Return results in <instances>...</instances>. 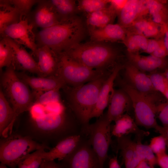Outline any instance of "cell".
Wrapping results in <instances>:
<instances>
[{
    "label": "cell",
    "mask_w": 168,
    "mask_h": 168,
    "mask_svg": "<svg viewBox=\"0 0 168 168\" xmlns=\"http://www.w3.org/2000/svg\"><path fill=\"white\" fill-rule=\"evenodd\" d=\"M28 111L31 128L36 134L52 138L78 134L76 124L62 100L44 105L34 102Z\"/></svg>",
    "instance_id": "obj_1"
},
{
    "label": "cell",
    "mask_w": 168,
    "mask_h": 168,
    "mask_svg": "<svg viewBox=\"0 0 168 168\" xmlns=\"http://www.w3.org/2000/svg\"><path fill=\"white\" fill-rule=\"evenodd\" d=\"M86 34L84 21L76 15L34 34L37 48L47 46L57 55L80 43Z\"/></svg>",
    "instance_id": "obj_2"
},
{
    "label": "cell",
    "mask_w": 168,
    "mask_h": 168,
    "mask_svg": "<svg viewBox=\"0 0 168 168\" xmlns=\"http://www.w3.org/2000/svg\"><path fill=\"white\" fill-rule=\"evenodd\" d=\"M108 77L103 76L76 86L63 87L70 108L82 128L89 124L100 89Z\"/></svg>",
    "instance_id": "obj_3"
},
{
    "label": "cell",
    "mask_w": 168,
    "mask_h": 168,
    "mask_svg": "<svg viewBox=\"0 0 168 168\" xmlns=\"http://www.w3.org/2000/svg\"><path fill=\"white\" fill-rule=\"evenodd\" d=\"M0 89L12 105L16 118L22 113L28 111L34 103L33 92L18 76L13 64L2 72Z\"/></svg>",
    "instance_id": "obj_4"
},
{
    "label": "cell",
    "mask_w": 168,
    "mask_h": 168,
    "mask_svg": "<svg viewBox=\"0 0 168 168\" xmlns=\"http://www.w3.org/2000/svg\"><path fill=\"white\" fill-rule=\"evenodd\" d=\"M64 52L91 69L103 70L115 61L118 55L116 50L109 45L92 41L80 43Z\"/></svg>",
    "instance_id": "obj_5"
},
{
    "label": "cell",
    "mask_w": 168,
    "mask_h": 168,
    "mask_svg": "<svg viewBox=\"0 0 168 168\" xmlns=\"http://www.w3.org/2000/svg\"><path fill=\"white\" fill-rule=\"evenodd\" d=\"M43 148L48 149L45 144L39 143L29 136L11 134L0 140V161L10 168H17L23 158Z\"/></svg>",
    "instance_id": "obj_6"
},
{
    "label": "cell",
    "mask_w": 168,
    "mask_h": 168,
    "mask_svg": "<svg viewBox=\"0 0 168 168\" xmlns=\"http://www.w3.org/2000/svg\"><path fill=\"white\" fill-rule=\"evenodd\" d=\"M58 69L56 75L66 85L80 86L106 76L104 70L91 69L73 59L65 52L57 54Z\"/></svg>",
    "instance_id": "obj_7"
},
{
    "label": "cell",
    "mask_w": 168,
    "mask_h": 168,
    "mask_svg": "<svg viewBox=\"0 0 168 168\" xmlns=\"http://www.w3.org/2000/svg\"><path fill=\"white\" fill-rule=\"evenodd\" d=\"M99 118L94 123L82 128V131L89 136L88 141L99 159L100 168H104L112 142L111 123L106 114Z\"/></svg>",
    "instance_id": "obj_8"
},
{
    "label": "cell",
    "mask_w": 168,
    "mask_h": 168,
    "mask_svg": "<svg viewBox=\"0 0 168 168\" xmlns=\"http://www.w3.org/2000/svg\"><path fill=\"white\" fill-rule=\"evenodd\" d=\"M120 85L131 100L137 124L147 129H155L158 126L156 119L157 105L125 81H120Z\"/></svg>",
    "instance_id": "obj_9"
},
{
    "label": "cell",
    "mask_w": 168,
    "mask_h": 168,
    "mask_svg": "<svg viewBox=\"0 0 168 168\" xmlns=\"http://www.w3.org/2000/svg\"><path fill=\"white\" fill-rule=\"evenodd\" d=\"M61 164L65 168H100L99 159L88 140L82 138Z\"/></svg>",
    "instance_id": "obj_10"
},
{
    "label": "cell",
    "mask_w": 168,
    "mask_h": 168,
    "mask_svg": "<svg viewBox=\"0 0 168 168\" xmlns=\"http://www.w3.org/2000/svg\"><path fill=\"white\" fill-rule=\"evenodd\" d=\"M125 77L127 84L154 103H161L159 92L154 87L148 74L128 63L125 66Z\"/></svg>",
    "instance_id": "obj_11"
},
{
    "label": "cell",
    "mask_w": 168,
    "mask_h": 168,
    "mask_svg": "<svg viewBox=\"0 0 168 168\" xmlns=\"http://www.w3.org/2000/svg\"><path fill=\"white\" fill-rule=\"evenodd\" d=\"M33 30L27 18L24 17L19 22L6 27L0 34L2 37H8L24 45L36 56L38 48L35 39L31 36L34 34Z\"/></svg>",
    "instance_id": "obj_12"
},
{
    "label": "cell",
    "mask_w": 168,
    "mask_h": 168,
    "mask_svg": "<svg viewBox=\"0 0 168 168\" xmlns=\"http://www.w3.org/2000/svg\"><path fill=\"white\" fill-rule=\"evenodd\" d=\"M34 10L26 17L33 29L38 28L42 29L47 28L61 22L49 0H39Z\"/></svg>",
    "instance_id": "obj_13"
},
{
    "label": "cell",
    "mask_w": 168,
    "mask_h": 168,
    "mask_svg": "<svg viewBox=\"0 0 168 168\" xmlns=\"http://www.w3.org/2000/svg\"><path fill=\"white\" fill-rule=\"evenodd\" d=\"M123 66L117 65L105 79L100 89L97 103L91 115V119L100 117L103 114V111L109 105L114 90V82Z\"/></svg>",
    "instance_id": "obj_14"
},
{
    "label": "cell",
    "mask_w": 168,
    "mask_h": 168,
    "mask_svg": "<svg viewBox=\"0 0 168 168\" xmlns=\"http://www.w3.org/2000/svg\"><path fill=\"white\" fill-rule=\"evenodd\" d=\"M126 30V35H138L148 39H159L164 37L165 26L143 17L137 18Z\"/></svg>",
    "instance_id": "obj_15"
},
{
    "label": "cell",
    "mask_w": 168,
    "mask_h": 168,
    "mask_svg": "<svg viewBox=\"0 0 168 168\" xmlns=\"http://www.w3.org/2000/svg\"><path fill=\"white\" fill-rule=\"evenodd\" d=\"M19 77L35 92H44L56 89H61L66 85L57 75L45 77L29 76L23 72H16Z\"/></svg>",
    "instance_id": "obj_16"
},
{
    "label": "cell",
    "mask_w": 168,
    "mask_h": 168,
    "mask_svg": "<svg viewBox=\"0 0 168 168\" xmlns=\"http://www.w3.org/2000/svg\"><path fill=\"white\" fill-rule=\"evenodd\" d=\"M2 38L7 43L13 50L14 55L13 65L16 63L24 71L36 74L39 77H44L38 63L35 60L22 45L8 37L3 36Z\"/></svg>",
    "instance_id": "obj_17"
},
{
    "label": "cell",
    "mask_w": 168,
    "mask_h": 168,
    "mask_svg": "<svg viewBox=\"0 0 168 168\" xmlns=\"http://www.w3.org/2000/svg\"><path fill=\"white\" fill-rule=\"evenodd\" d=\"M108 105L106 116L110 123L115 121L132 107L130 97L121 88L114 90Z\"/></svg>",
    "instance_id": "obj_18"
},
{
    "label": "cell",
    "mask_w": 168,
    "mask_h": 168,
    "mask_svg": "<svg viewBox=\"0 0 168 168\" xmlns=\"http://www.w3.org/2000/svg\"><path fill=\"white\" fill-rule=\"evenodd\" d=\"M81 138L80 135L78 134L63 138L49 151H44L41 155L42 159L48 161L56 159L62 160L73 150Z\"/></svg>",
    "instance_id": "obj_19"
},
{
    "label": "cell",
    "mask_w": 168,
    "mask_h": 168,
    "mask_svg": "<svg viewBox=\"0 0 168 168\" xmlns=\"http://www.w3.org/2000/svg\"><path fill=\"white\" fill-rule=\"evenodd\" d=\"M92 41L104 42L124 40L126 29L119 24H110L100 28L88 30Z\"/></svg>",
    "instance_id": "obj_20"
},
{
    "label": "cell",
    "mask_w": 168,
    "mask_h": 168,
    "mask_svg": "<svg viewBox=\"0 0 168 168\" xmlns=\"http://www.w3.org/2000/svg\"><path fill=\"white\" fill-rule=\"evenodd\" d=\"M127 55L129 63L144 72H151L157 68H165L168 65L167 61L165 58H158L151 55L145 56L138 53L127 52Z\"/></svg>",
    "instance_id": "obj_21"
},
{
    "label": "cell",
    "mask_w": 168,
    "mask_h": 168,
    "mask_svg": "<svg viewBox=\"0 0 168 168\" xmlns=\"http://www.w3.org/2000/svg\"><path fill=\"white\" fill-rule=\"evenodd\" d=\"M111 128L112 135L117 138L126 136L130 133L135 134L138 139H142L149 133L140 129L135 121L128 114H124L117 119Z\"/></svg>",
    "instance_id": "obj_22"
},
{
    "label": "cell",
    "mask_w": 168,
    "mask_h": 168,
    "mask_svg": "<svg viewBox=\"0 0 168 168\" xmlns=\"http://www.w3.org/2000/svg\"><path fill=\"white\" fill-rule=\"evenodd\" d=\"M36 57L40 69L44 77L56 75L58 69L57 55L46 46L38 47Z\"/></svg>",
    "instance_id": "obj_23"
},
{
    "label": "cell",
    "mask_w": 168,
    "mask_h": 168,
    "mask_svg": "<svg viewBox=\"0 0 168 168\" xmlns=\"http://www.w3.org/2000/svg\"><path fill=\"white\" fill-rule=\"evenodd\" d=\"M16 118L14 110L8 101L2 90L0 91V134L2 138L11 134V125Z\"/></svg>",
    "instance_id": "obj_24"
},
{
    "label": "cell",
    "mask_w": 168,
    "mask_h": 168,
    "mask_svg": "<svg viewBox=\"0 0 168 168\" xmlns=\"http://www.w3.org/2000/svg\"><path fill=\"white\" fill-rule=\"evenodd\" d=\"M117 139L118 149L120 150L125 168H135L141 161L136 150L135 142L126 136Z\"/></svg>",
    "instance_id": "obj_25"
},
{
    "label": "cell",
    "mask_w": 168,
    "mask_h": 168,
    "mask_svg": "<svg viewBox=\"0 0 168 168\" xmlns=\"http://www.w3.org/2000/svg\"><path fill=\"white\" fill-rule=\"evenodd\" d=\"M117 14L109 5L105 8L87 15L88 30L100 28L112 24Z\"/></svg>",
    "instance_id": "obj_26"
},
{
    "label": "cell",
    "mask_w": 168,
    "mask_h": 168,
    "mask_svg": "<svg viewBox=\"0 0 168 168\" xmlns=\"http://www.w3.org/2000/svg\"><path fill=\"white\" fill-rule=\"evenodd\" d=\"M0 33L7 26L19 22L22 17L10 0H0Z\"/></svg>",
    "instance_id": "obj_27"
},
{
    "label": "cell",
    "mask_w": 168,
    "mask_h": 168,
    "mask_svg": "<svg viewBox=\"0 0 168 168\" xmlns=\"http://www.w3.org/2000/svg\"><path fill=\"white\" fill-rule=\"evenodd\" d=\"M167 1L149 0L147 14L153 22L165 25L168 21Z\"/></svg>",
    "instance_id": "obj_28"
},
{
    "label": "cell",
    "mask_w": 168,
    "mask_h": 168,
    "mask_svg": "<svg viewBox=\"0 0 168 168\" xmlns=\"http://www.w3.org/2000/svg\"><path fill=\"white\" fill-rule=\"evenodd\" d=\"M61 22L68 20L76 16L78 12L77 4L73 0H49Z\"/></svg>",
    "instance_id": "obj_29"
},
{
    "label": "cell",
    "mask_w": 168,
    "mask_h": 168,
    "mask_svg": "<svg viewBox=\"0 0 168 168\" xmlns=\"http://www.w3.org/2000/svg\"><path fill=\"white\" fill-rule=\"evenodd\" d=\"M139 0H127L118 15V24L125 28L129 27L138 17Z\"/></svg>",
    "instance_id": "obj_30"
},
{
    "label": "cell",
    "mask_w": 168,
    "mask_h": 168,
    "mask_svg": "<svg viewBox=\"0 0 168 168\" xmlns=\"http://www.w3.org/2000/svg\"><path fill=\"white\" fill-rule=\"evenodd\" d=\"M148 39L138 35H126L123 41L127 48V52L133 53L144 52L147 49Z\"/></svg>",
    "instance_id": "obj_31"
},
{
    "label": "cell",
    "mask_w": 168,
    "mask_h": 168,
    "mask_svg": "<svg viewBox=\"0 0 168 168\" xmlns=\"http://www.w3.org/2000/svg\"><path fill=\"white\" fill-rule=\"evenodd\" d=\"M109 4V0H80L77 3L78 12L87 15L103 9Z\"/></svg>",
    "instance_id": "obj_32"
},
{
    "label": "cell",
    "mask_w": 168,
    "mask_h": 168,
    "mask_svg": "<svg viewBox=\"0 0 168 168\" xmlns=\"http://www.w3.org/2000/svg\"><path fill=\"white\" fill-rule=\"evenodd\" d=\"M46 149L41 148L26 156L19 162L18 168H40L43 160L41 155Z\"/></svg>",
    "instance_id": "obj_33"
},
{
    "label": "cell",
    "mask_w": 168,
    "mask_h": 168,
    "mask_svg": "<svg viewBox=\"0 0 168 168\" xmlns=\"http://www.w3.org/2000/svg\"><path fill=\"white\" fill-rule=\"evenodd\" d=\"M60 89H56L44 92L34 91V102L44 105L61 101Z\"/></svg>",
    "instance_id": "obj_34"
},
{
    "label": "cell",
    "mask_w": 168,
    "mask_h": 168,
    "mask_svg": "<svg viewBox=\"0 0 168 168\" xmlns=\"http://www.w3.org/2000/svg\"><path fill=\"white\" fill-rule=\"evenodd\" d=\"M14 55L13 50L3 38L0 41V68L8 67L13 64Z\"/></svg>",
    "instance_id": "obj_35"
},
{
    "label": "cell",
    "mask_w": 168,
    "mask_h": 168,
    "mask_svg": "<svg viewBox=\"0 0 168 168\" xmlns=\"http://www.w3.org/2000/svg\"><path fill=\"white\" fill-rule=\"evenodd\" d=\"M136 149L141 160L145 161L151 165L155 166L157 165L156 155L148 145L141 142V139H138L135 142Z\"/></svg>",
    "instance_id": "obj_36"
},
{
    "label": "cell",
    "mask_w": 168,
    "mask_h": 168,
    "mask_svg": "<svg viewBox=\"0 0 168 168\" xmlns=\"http://www.w3.org/2000/svg\"><path fill=\"white\" fill-rule=\"evenodd\" d=\"M148 75L155 89L163 96L168 89V80L163 73L153 71Z\"/></svg>",
    "instance_id": "obj_37"
},
{
    "label": "cell",
    "mask_w": 168,
    "mask_h": 168,
    "mask_svg": "<svg viewBox=\"0 0 168 168\" xmlns=\"http://www.w3.org/2000/svg\"><path fill=\"white\" fill-rule=\"evenodd\" d=\"M14 7L17 10L21 17H26L31 12L33 6L37 4V0H10Z\"/></svg>",
    "instance_id": "obj_38"
},
{
    "label": "cell",
    "mask_w": 168,
    "mask_h": 168,
    "mask_svg": "<svg viewBox=\"0 0 168 168\" xmlns=\"http://www.w3.org/2000/svg\"><path fill=\"white\" fill-rule=\"evenodd\" d=\"M148 145L155 155L166 152V142L161 135L152 138Z\"/></svg>",
    "instance_id": "obj_39"
},
{
    "label": "cell",
    "mask_w": 168,
    "mask_h": 168,
    "mask_svg": "<svg viewBox=\"0 0 168 168\" xmlns=\"http://www.w3.org/2000/svg\"><path fill=\"white\" fill-rule=\"evenodd\" d=\"M156 114L163 127L168 126V101L161 102L156 106Z\"/></svg>",
    "instance_id": "obj_40"
},
{
    "label": "cell",
    "mask_w": 168,
    "mask_h": 168,
    "mask_svg": "<svg viewBox=\"0 0 168 168\" xmlns=\"http://www.w3.org/2000/svg\"><path fill=\"white\" fill-rule=\"evenodd\" d=\"M151 55L161 58H165L166 57L168 56V52L164 43L163 38L158 47Z\"/></svg>",
    "instance_id": "obj_41"
},
{
    "label": "cell",
    "mask_w": 168,
    "mask_h": 168,
    "mask_svg": "<svg viewBox=\"0 0 168 168\" xmlns=\"http://www.w3.org/2000/svg\"><path fill=\"white\" fill-rule=\"evenodd\" d=\"M163 38L159 39H148L147 48L144 53L151 54L158 47Z\"/></svg>",
    "instance_id": "obj_42"
},
{
    "label": "cell",
    "mask_w": 168,
    "mask_h": 168,
    "mask_svg": "<svg viewBox=\"0 0 168 168\" xmlns=\"http://www.w3.org/2000/svg\"><path fill=\"white\" fill-rule=\"evenodd\" d=\"M156 156L157 165L161 168H168V154L166 152Z\"/></svg>",
    "instance_id": "obj_43"
},
{
    "label": "cell",
    "mask_w": 168,
    "mask_h": 168,
    "mask_svg": "<svg viewBox=\"0 0 168 168\" xmlns=\"http://www.w3.org/2000/svg\"><path fill=\"white\" fill-rule=\"evenodd\" d=\"M127 0H109V4L116 12L117 16L122 9Z\"/></svg>",
    "instance_id": "obj_44"
},
{
    "label": "cell",
    "mask_w": 168,
    "mask_h": 168,
    "mask_svg": "<svg viewBox=\"0 0 168 168\" xmlns=\"http://www.w3.org/2000/svg\"><path fill=\"white\" fill-rule=\"evenodd\" d=\"M40 168H65L61 163H57L54 160H43Z\"/></svg>",
    "instance_id": "obj_45"
},
{
    "label": "cell",
    "mask_w": 168,
    "mask_h": 168,
    "mask_svg": "<svg viewBox=\"0 0 168 168\" xmlns=\"http://www.w3.org/2000/svg\"><path fill=\"white\" fill-rule=\"evenodd\" d=\"M155 130L165 138L167 146L168 147V126H161L158 125Z\"/></svg>",
    "instance_id": "obj_46"
},
{
    "label": "cell",
    "mask_w": 168,
    "mask_h": 168,
    "mask_svg": "<svg viewBox=\"0 0 168 168\" xmlns=\"http://www.w3.org/2000/svg\"><path fill=\"white\" fill-rule=\"evenodd\" d=\"M109 168H121L118 161L117 156L111 158L109 163Z\"/></svg>",
    "instance_id": "obj_47"
},
{
    "label": "cell",
    "mask_w": 168,
    "mask_h": 168,
    "mask_svg": "<svg viewBox=\"0 0 168 168\" xmlns=\"http://www.w3.org/2000/svg\"><path fill=\"white\" fill-rule=\"evenodd\" d=\"M135 168H155V167L147 161L142 160Z\"/></svg>",
    "instance_id": "obj_48"
},
{
    "label": "cell",
    "mask_w": 168,
    "mask_h": 168,
    "mask_svg": "<svg viewBox=\"0 0 168 168\" xmlns=\"http://www.w3.org/2000/svg\"><path fill=\"white\" fill-rule=\"evenodd\" d=\"M165 26V32L163 39L165 45L168 52V21Z\"/></svg>",
    "instance_id": "obj_49"
},
{
    "label": "cell",
    "mask_w": 168,
    "mask_h": 168,
    "mask_svg": "<svg viewBox=\"0 0 168 168\" xmlns=\"http://www.w3.org/2000/svg\"><path fill=\"white\" fill-rule=\"evenodd\" d=\"M163 73L168 80V68H166Z\"/></svg>",
    "instance_id": "obj_50"
},
{
    "label": "cell",
    "mask_w": 168,
    "mask_h": 168,
    "mask_svg": "<svg viewBox=\"0 0 168 168\" xmlns=\"http://www.w3.org/2000/svg\"><path fill=\"white\" fill-rule=\"evenodd\" d=\"M164 96L167 100L168 101V89L166 90L164 94Z\"/></svg>",
    "instance_id": "obj_51"
},
{
    "label": "cell",
    "mask_w": 168,
    "mask_h": 168,
    "mask_svg": "<svg viewBox=\"0 0 168 168\" xmlns=\"http://www.w3.org/2000/svg\"><path fill=\"white\" fill-rule=\"evenodd\" d=\"M0 168H8L7 166V165L5 164L1 163L0 164Z\"/></svg>",
    "instance_id": "obj_52"
}]
</instances>
